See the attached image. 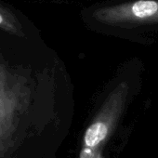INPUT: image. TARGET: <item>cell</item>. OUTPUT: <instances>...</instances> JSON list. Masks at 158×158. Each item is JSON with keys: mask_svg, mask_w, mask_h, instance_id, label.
<instances>
[{"mask_svg": "<svg viewBox=\"0 0 158 158\" xmlns=\"http://www.w3.org/2000/svg\"><path fill=\"white\" fill-rule=\"evenodd\" d=\"M0 29L18 35H23L22 25L16 16L2 6H0Z\"/></svg>", "mask_w": 158, "mask_h": 158, "instance_id": "cell-2", "label": "cell"}, {"mask_svg": "<svg viewBox=\"0 0 158 158\" xmlns=\"http://www.w3.org/2000/svg\"><path fill=\"white\" fill-rule=\"evenodd\" d=\"M94 16L109 25H131L158 23V0H133L99 8Z\"/></svg>", "mask_w": 158, "mask_h": 158, "instance_id": "cell-1", "label": "cell"}, {"mask_svg": "<svg viewBox=\"0 0 158 158\" xmlns=\"http://www.w3.org/2000/svg\"><path fill=\"white\" fill-rule=\"evenodd\" d=\"M107 127L102 122L92 124L87 130L85 135V142L89 147L98 145L107 135Z\"/></svg>", "mask_w": 158, "mask_h": 158, "instance_id": "cell-3", "label": "cell"}]
</instances>
